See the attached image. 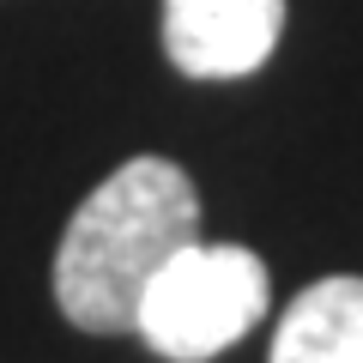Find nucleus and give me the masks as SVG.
I'll use <instances>...</instances> for the list:
<instances>
[{
	"label": "nucleus",
	"mask_w": 363,
	"mask_h": 363,
	"mask_svg": "<svg viewBox=\"0 0 363 363\" xmlns=\"http://www.w3.org/2000/svg\"><path fill=\"white\" fill-rule=\"evenodd\" d=\"M285 30V0H164V55L188 79H248Z\"/></svg>",
	"instance_id": "obj_3"
},
{
	"label": "nucleus",
	"mask_w": 363,
	"mask_h": 363,
	"mask_svg": "<svg viewBox=\"0 0 363 363\" xmlns=\"http://www.w3.org/2000/svg\"><path fill=\"white\" fill-rule=\"evenodd\" d=\"M200 242L194 176L169 157H128L73 212L55 255V303L85 333H133L152 272Z\"/></svg>",
	"instance_id": "obj_1"
},
{
	"label": "nucleus",
	"mask_w": 363,
	"mask_h": 363,
	"mask_svg": "<svg viewBox=\"0 0 363 363\" xmlns=\"http://www.w3.org/2000/svg\"><path fill=\"white\" fill-rule=\"evenodd\" d=\"M272 279L236 242H188L152 272L133 333L169 363H206L267 315Z\"/></svg>",
	"instance_id": "obj_2"
},
{
	"label": "nucleus",
	"mask_w": 363,
	"mask_h": 363,
	"mask_svg": "<svg viewBox=\"0 0 363 363\" xmlns=\"http://www.w3.org/2000/svg\"><path fill=\"white\" fill-rule=\"evenodd\" d=\"M267 363H363V279H315L279 321Z\"/></svg>",
	"instance_id": "obj_4"
}]
</instances>
